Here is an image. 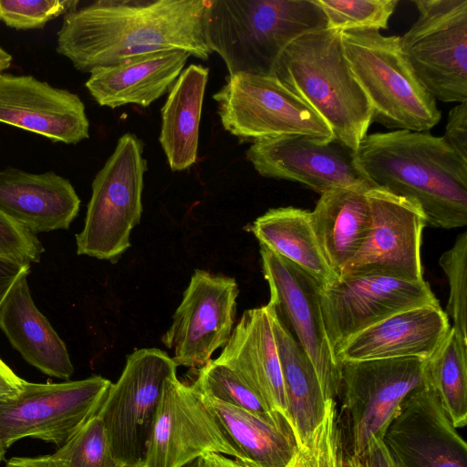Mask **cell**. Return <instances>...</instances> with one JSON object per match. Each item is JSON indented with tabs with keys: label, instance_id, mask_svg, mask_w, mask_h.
<instances>
[{
	"label": "cell",
	"instance_id": "obj_30",
	"mask_svg": "<svg viewBox=\"0 0 467 467\" xmlns=\"http://www.w3.org/2000/svg\"><path fill=\"white\" fill-rule=\"evenodd\" d=\"M425 374L455 428L467 424V342L451 327L443 341L426 359Z\"/></svg>",
	"mask_w": 467,
	"mask_h": 467
},
{
	"label": "cell",
	"instance_id": "obj_40",
	"mask_svg": "<svg viewBox=\"0 0 467 467\" xmlns=\"http://www.w3.org/2000/svg\"><path fill=\"white\" fill-rule=\"evenodd\" d=\"M361 467H398L383 440L372 437L358 458Z\"/></svg>",
	"mask_w": 467,
	"mask_h": 467
},
{
	"label": "cell",
	"instance_id": "obj_28",
	"mask_svg": "<svg viewBox=\"0 0 467 467\" xmlns=\"http://www.w3.org/2000/svg\"><path fill=\"white\" fill-rule=\"evenodd\" d=\"M249 230L260 244L301 268L321 286L339 278L322 254L309 211L292 206L272 208L256 218Z\"/></svg>",
	"mask_w": 467,
	"mask_h": 467
},
{
	"label": "cell",
	"instance_id": "obj_45",
	"mask_svg": "<svg viewBox=\"0 0 467 467\" xmlns=\"http://www.w3.org/2000/svg\"><path fill=\"white\" fill-rule=\"evenodd\" d=\"M182 467H201L200 459H195Z\"/></svg>",
	"mask_w": 467,
	"mask_h": 467
},
{
	"label": "cell",
	"instance_id": "obj_12",
	"mask_svg": "<svg viewBox=\"0 0 467 467\" xmlns=\"http://www.w3.org/2000/svg\"><path fill=\"white\" fill-rule=\"evenodd\" d=\"M268 305L310 359L325 400L341 391V363L330 346L320 306L321 285L301 268L260 244Z\"/></svg>",
	"mask_w": 467,
	"mask_h": 467
},
{
	"label": "cell",
	"instance_id": "obj_5",
	"mask_svg": "<svg viewBox=\"0 0 467 467\" xmlns=\"http://www.w3.org/2000/svg\"><path fill=\"white\" fill-rule=\"evenodd\" d=\"M341 37L349 68L370 104L373 122L410 131H428L439 124L437 101L409 65L400 36L351 29L341 32Z\"/></svg>",
	"mask_w": 467,
	"mask_h": 467
},
{
	"label": "cell",
	"instance_id": "obj_24",
	"mask_svg": "<svg viewBox=\"0 0 467 467\" xmlns=\"http://www.w3.org/2000/svg\"><path fill=\"white\" fill-rule=\"evenodd\" d=\"M200 396L228 441L244 457L245 466L287 467L299 450L294 428L283 414L260 416Z\"/></svg>",
	"mask_w": 467,
	"mask_h": 467
},
{
	"label": "cell",
	"instance_id": "obj_17",
	"mask_svg": "<svg viewBox=\"0 0 467 467\" xmlns=\"http://www.w3.org/2000/svg\"><path fill=\"white\" fill-rule=\"evenodd\" d=\"M245 156L261 176L298 182L320 195L337 188L372 185L358 169L354 151L335 140L265 138L253 141Z\"/></svg>",
	"mask_w": 467,
	"mask_h": 467
},
{
	"label": "cell",
	"instance_id": "obj_31",
	"mask_svg": "<svg viewBox=\"0 0 467 467\" xmlns=\"http://www.w3.org/2000/svg\"><path fill=\"white\" fill-rule=\"evenodd\" d=\"M347 459L337 401L328 400L322 421L299 447L287 467H347Z\"/></svg>",
	"mask_w": 467,
	"mask_h": 467
},
{
	"label": "cell",
	"instance_id": "obj_41",
	"mask_svg": "<svg viewBox=\"0 0 467 467\" xmlns=\"http://www.w3.org/2000/svg\"><path fill=\"white\" fill-rule=\"evenodd\" d=\"M25 382L0 358V402L16 399L22 392Z\"/></svg>",
	"mask_w": 467,
	"mask_h": 467
},
{
	"label": "cell",
	"instance_id": "obj_6",
	"mask_svg": "<svg viewBox=\"0 0 467 467\" xmlns=\"http://www.w3.org/2000/svg\"><path fill=\"white\" fill-rule=\"evenodd\" d=\"M147 162L143 144L123 134L92 182L84 227L76 235L78 254L116 263L130 247V234L142 214Z\"/></svg>",
	"mask_w": 467,
	"mask_h": 467
},
{
	"label": "cell",
	"instance_id": "obj_21",
	"mask_svg": "<svg viewBox=\"0 0 467 467\" xmlns=\"http://www.w3.org/2000/svg\"><path fill=\"white\" fill-rule=\"evenodd\" d=\"M214 360L234 371L271 410L288 419L281 363L268 305L243 313L228 342Z\"/></svg>",
	"mask_w": 467,
	"mask_h": 467
},
{
	"label": "cell",
	"instance_id": "obj_32",
	"mask_svg": "<svg viewBox=\"0 0 467 467\" xmlns=\"http://www.w3.org/2000/svg\"><path fill=\"white\" fill-rule=\"evenodd\" d=\"M192 387L203 396L260 416L270 417L280 413L271 410L234 371L214 359L209 360L198 369L197 378Z\"/></svg>",
	"mask_w": 467,
	"mask_h": 467
},
{
	"label": "cell",
	"instance_id": "obj_44",
	"mask_svg": "<svg viewBox=\"0 0 467 467\" xmlns=\"http://www.w3.org/2000/svg\"><path fill=\"white\" fill-rule=\"evenodd\" d=\"M12 62V56L0 47V73L9 68Z\"/></svg>",
	"mask_w": 467,
	"mask_h": 467
},
{
	"label": "cell",
	"instance_id": "obj_33",
	"mask_svg": "<svg viewBox=\"0 0 467 467\" xmlns=\"http://www.w3.org/2000/svg\"><path fill=\"white\" fill-rule=\"evenodd\" d=\"M51 457L57 467H123L113 456L99 411Z\"/></svg>",
	"mask_w": 467,
	"mask_h": 467
},
{
	"label": "cell",
	"instance_id": "obj_27",
	"mask_svg": "<svg viewBox=\"0 0 467 467\" xmlns=\"http://www.w3.org/2000/svg\"><path fill=\"white\" fill-rule=\"evenodd\" d=\"M209 68L191 64L171 86L161 108L160 143L171 171L195 163L199 126Z\"/></svg>",
	"mask_w": 467,
	"mask_h": 467
},
{
	"label": "cell",
	"instance_id": "obj_16",
	"mask_svg": "<svg viewBox=\"0 0 467 467\" xmlns=\"http://www.w3.org/2000/svg\"><path fill=\"white\" fill-rule=\"evenodd\" d=\"M367 196L370 230L340 276L375 275L424 280L420 244L426 222L420 205L380 187L370 188Z\"/></svg>",
	"mask_w": 467,
	"mask_h": 467
},
{
	"label": "cell",
	"instance_id": "obj_37",
	"mask_svg": "<svg viewBox=\"0 0 467 467\" xmlns=\"http://www.w3.org/2000/svg\"><path fill=\"white\" fill-rule=\"evenodd\" d=\"M44 248L36 235L0 211V256L31 264Z\"/></svg>",
	"mask_w": 467,
	"mask_h": 467
},
{
	"label": "cell",
	"instance_id": "obj_46",
	"mask_svg": "<svg viewBox=\"0 0 467 467\" xmlns=\"http://www.w3.org/2000/svg\"><path fill=\"white\" fill-rule=\"evenodd\" d=\"M5 451H6V450L4 448V446L0 442V462L4 460Z\"/></svg>",
	"mask_w": 467,
	"mask_h": 467
},
{
	"label": "cell",
	"instance_id": "obj_23",
	"mask_svg": "<svg viewBox=\"0 0 467 467\" xmlns=\"http://www.w3.org/2000/svg\"><path fill=\"white\" fill-rule=\"evenodd\" d=\"M189 57L185 51L170 50L97 68L85 86L100 106L148 107L171 89Z\"/></svg>",
	"mask_w": 467,
	"mask_h": 467
},
{
	"label": "cell",
	"instance_id": "obj_25",
	"mask_svg": "<svg viewBox=\"0 0 467 467\" xmlns=\"http://www.w3.org/2000/svg\"><path fill=\"white\" fill-rule=\"evenodd\" d=\"M363 184L334 189L320 195L310 212L311 224L332 271L339 277L365 242L371 226V209Z\"/></svg>",
	"mask_w": 467,
	"mask_h": 467
},
{
	"label": "cell",
	"instance_id": "obj_14",
	"mask_svg": "<svg viewBox=\"0 0 467 467\" xmlns=\"http://www.w3.org/2000/svg\"><path fill=\"white\" fill-rule=\"evenodd\" d=\"M207 453L233 457L245 466L200 394L174 374L164 384L143 467H182Z\"/></svg>",
	"mask_w": 467,
	"mask_h": 467
},
{
	"label": "cell",
	"instance_id": "obj_35",
	"mask_svg": "<svg viewBox=\"0 0 467 467\" xmlns=\"http://www.w3.org/2000/svg\"><path fill=\"white\" fill-rule=\"evenodd\" d=\"M439 264L450 285L445 313L453 321L452 327L467 342V232L460 234L452 247L444 252Z\"/></svg>",
	"mask_w": 467,
	"mask_h": 467
},
{
	"label": "cell",
	"instance_id": "obj_18",
	"mask_svg": "<svg viewBox=\"0 0 467 467\" xmlns=\"http://www.w3.org/2000/svg\"><path fill=\"white\" fill-rule=\"evenodd\" d=\"M428 384L410 394L383 441L398 467H467V445Z\"/></svg>",
	"mask_w": 467,
	"mask_h": 467
},
{
	"label": "cell",
	"instance_id": "obj_22",
	"mask_svg": "<svg viewBox=\"0 0 467 467\" xmlns=\"http://www.w3.org/2000/svg\"><path fill=\"white\" fill-rule=\"evenodd\" d=\"M79 207L71 182L54 171H0V211L35 234L67 229Z\"/></svg>",
	"mask_w": 467,
	"mask_h": 467
},
{
	"label": "cell",
	"instance_id": "obj_11",
	"mask_svg": "<svg viewBox=\"0 0 467 467\" xmlns=\"http://www.w3.org/2000/svg\"><path fill=\"white\" fill-rule=\"evenodd\" d=\"M426 359L417 357L341 363V390L348 421L351 456L384 434L405 399L427 385Z\"/></svg>",
	"mask_w": 467,
	"mask_h": 467
},
{
	"label": "cell",
	"instance_id": "obj_42",
	"mask_svg": "<svg viewBox=\"0 0 467 467\" xmlns=\"http://www.w3.org/2000/svg\"><path fill=\"white\" fill-rule=\"evenodd\" d=\"M5 467H57L50 455L38 457H13L6 462Z\"/></svg>",
	"mask_w": 467,
	"mask_h": 467
},
{
	"label": "cell",
	"instance_id": "obj_7",
	"mask_svg": "<svg viewBox=\"0 0 467 467\" xmlns=\"http://www.w3.org/2000/svg\"><path fill=\"white\" fill-rule=\"evenodd\" d=\"M419 16L400 36L414 74L437 101H467V0H411Z\"/></svg>",
	"mask_w": 467,
	"mask_h": 467
},
{
	"label": "cell",
	"instance_id": "obj_34",
	"mask_svg": "<svg viewBox=\"0 0 467 467\" xmlns=\"http://www.w3.org/2000/svg\"><path fill=\"white\" fill-rule=\"evenodd\" d=\"M327 18V28L386 29L399 0H314Z\"/></svg>",
	"mask_w": 467,
	"mask_h": 467
},
{
	"label": "cell",
	"instance_id": "obj_4",
	"mask_svg": "<svg viewBox=\"0 0 467 467\" xmlns=\"http://www.w3.org/2000/svg\"><path fill=\"white\" fill-rule=\"evenodd\" d=\"M273 75L326 122L333 140L358 150L373 122L372 109L349 68L340 31L301 36L284 50Z\"/></svg>",
	"mask_w": 467,
	"mask_h": 467
},
{
	"label": "cell",
	"instance_id": "obj_2",
	"mask_svg": "<svg viewBox=\"0 0 467 467\" xmlns=\"http://www.w3.org/2000/svg\"><path fill=\"white\" fill-rule=\"evenodd\" d=\"M354 157L372 186L416 202L426 226L467 224V161L442 137L406 130L375 132L362 140Z\"/></svg>",
	"mask_w": 467,
	"mask_h": 467
},
{
	"label": "cell",
	"instance_id": "obj_36",
	"mask_svg": "<svg viewBox=\"0 0 467 467\" xmlns=\"http://www.w3.org/2000/svg\"><path fill=\"white\" fill-rule=\"evenodd\" d=\"M77 0H0V20L17 30L44 27L50 20L73 11Z\"/></svg>",
	"mask_w": 467,
	"mask_h": 467
},
{
	"label": "cell",
	"instance_id": "obj_3",
	"mask_svg": "<svg viewBox=\"0 0 467 467\" xmlns=\"http://www.w3.org/2000/svg\"><path fill=\"white\" fill-rule=\"evenodd\" d=\"M327 28L314 0H208L204 39L229 76L273 75L284 50L301 36Z\"/></svg>",
	"mask_w": 467,
	"mask_h": 467
},
{
	"label": "cell",
	"instance_id": "obj_9",
	"mask_svg": "<svg viewBox=\"0 0 467 467\" xmlns=\"http://www.w3.org/2000/svg\"><path fill=\"white\" fill-rule=\"evenodd\" d=\"M177 364L159 348H140L127 357L99 410L114 458L124 467L142 465L166 379Z\"/></svg>",
	"mask_w": 467,
	"mask_h": 467
},
{
	"label": "cell",
	"instance_id": "obj_47",
	"mask_svg": "<svg viewBox=\"0 0 467 467\" xmlns=\"http://www.w3.org/2000/svg\"><path fill=\"white\" fill-rule=\"evenodd\" d=\"M124 467H143L142 465H130V466H124Z\"/></svg>",
	"mask_w": 467,
	"mask_h": 467
},
{
	"label": "cell",
	"instance_id": "obj_19",
	"mask_svg": "<svg viewBox=\"0 0 467 467\" xmlns=\"http://www.w3.org/2000/svg\"><path fill=\"white\" fill-rule=\"evenodd\" d=\"M0 122L53 142L77 144L89 137L80 98L29 75L0 73Z\"/></svg>",
	"mask_w": 467,
	"mask_h": 467
},
{
	"label": "cell",
	"instance_id": "obj_43",
	"mask_svg": "<svg viewBox=\"0 0 467 467\" xmlns=\"http://www.w3.org/2000/svg\"><path fill=\"white\" fill-rule=\"evenodd\" d=\"M199 459L201 467H247L221 453H207Z\"/></svg>",
	"mask_w": 467,
	"mask_h": 467
},
{
	"label": "cell",
	"instance_id": "obj_13",
	"mask_svg": "<svg viewBox=\"0 0 467 467\" xmlns=\"http://www.w3.org/2000/svg\"><path fill=\"white\" fill-rule=\"evenodd\" d=\"M320 306L335 355L352 336L405 309L440 306L430 285L422 281L375 275H343L321 286Z\"/></svg>",
	"mask_w": 467,
	"mask_h": 467
},
{
	"label": "cell",
	"instance_id": "obj_10",
	"mask_svg": "<svg viewBox=\"0 0 467 467\" xmlns=\"http://www.w3.org/2000/svg\"><path fill=\"white\" fill-rule=\"evenodd\" d=\"M110 385L101 376L62 383L26 381L16 399L0 402V442L6 450L31 437L62 447L99 411Z\"/></svg>",
	"mask_w": 467,
	"mask_h": 467
},
{
	"label": "cell",
	"instance_id": "obj_20",
	"mask_svg": "<svg viewBox=\"0 0 467 467\" xmlns=\"http://www.w3.org/2000/svg\"><path fill=\"white\" fill-rule=\"evenodd\" d=\"M441 306L395 313L349 337L337 350L340 363L395 358H429L450 330Z\"/></svg>",
	"mask_w": 467,
	"mask_h": 467
},
{
	"label": "cell",
	"instance_id": "obj_39",
	"mask_svg": "<svg viewBox=\"0 0 467 467\" xmlns=\"http://www.w3.org/2000/svg\"><path fill=\"white\" fill-rule=\"evenodd\" d=\"M30 272V264L0 256V313L10 293Z\"/></svg>",
	"mask_w": 467,
	"mask_h": 467
},
{
	"label": "cell",
	"instance_id": "obj_38",
	"mask_svg": "<svg viewBox=\"0 0 467 467\" xmlns=\"http://www.w3.org/2000/svg\"><path fill=\"white\" fill-rule=\"evenodd\" d=\"M442 139L467 161V101L458 103L450 110Z\"/></svg>",
	"mask_w": 467,
	"mask_h": 467
},
{
	"label": "cell",
	"instance_id": "obj_15",
	"mask_svg": "<svg viewBox=\"0 0 467 467\" xmlns=\"http://www.w3.org/2000/svg\"><path fill=\"white\" fill-rule=\"evenodd\" d=\"M238 284L234 277L195 270L172 323L162 335L177 366L202 368L228 342L235 322Z\"/></svg>",
	"mask_w": 467,
	"mask_h": 467
},
{
	"label": "cell",
	"instance_id": "obj_29",
	"mask_svg": "<svg viewBox=\"0 0 467 467\" xmlns=\"http://www.w3.org/2000/svg\"><path fill=\"white\" fill-rule=\"evenodd\" d=\"M268 306L281 363L288 419L301 446L322 421L326 400L310 359Z\"/></svg>",
	"mask_w": 467,
	"mask_h": 467
},
{
	"label": "cell",
	"instance_id": "obj_8",
	"mask_svg": "<svg viewBox=\"0 0 467 467\" xmlns=\"http://www.w3.org/2000/svg\"><path fill=\"white\" fill-rule=\"evenodd\" d=\"M213 98L223 129L241 139L304 135L333 140L326 122L274 75L229 76Z\"/></svg>",
	"mask_w": 467,
	"mask_h": 467
},
{
	"label": "cell",
	"instance_id": "obj_1",
	"mask_svg": "<svg viewBox=\"0 0 467 467\" xmlns=\"http://www.w3.org/2000/svg\"><path fill=\"white\" fill-rule=\"evenodd\" d=\"M208 0H97L64 16L56 50L82 72L182 50L207 60Z\"/></svg>",
	"mask_w": 467,
	"mask_h": 467
},
{
	"label": "cell",
	"instance_id": "obj_26",
	"mask_svg": "<svg viewBox=\"0 0 467 467\" xmlns=\"http://www.w3.org/2000/svg\"><path fill=\"white\" fill-rule=\"evenodd\" d=\"M27 276L16 285L0 313V329L24 359L51 377L67 379L74 372L66 344L31 296Z\"/></svg>",
	"mask_w": 467,
	"mask_h": 467
}]
</instances>
